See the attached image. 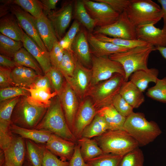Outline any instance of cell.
<instances>
[{
    "instance_id": "1",
    "label": "cell",
    "mask_w": 166,
    "mask_h": 166,
    "mask_svg": "<svg viewBox=\"0 0 166 166\" xmlns=\"http://www.w3.org/2000/svg\"><path fill=\"white\" fill-rule=\"evenodd\" d=\"M35 129L48 131L73 142H75L77 140L68 125L57 95L51 99L50 105Z\"/></svg>"
},
{
    "instance_id": "2",
    "label": "cell",
    "mask_w": 166,
    "mask_h": 166,
    "mask_svg": "<svg viewBox=\"0 0 166 166\" xmlns=\"http://www.w3.org/2000/svg\"><path fill=\"white\" fill-rule=\"evenodd\" d=\"M124 129L137 142L139 146L148 144L162 132L155 122L148 121L143 113L134 112L126 117Z\"/></svg>"
},
{
    "instance_id": "3",
    "label": "cell",
    "mask_w": 166,
    "mask_h": 166,
    "mask_svg": "<svg viewBox=\"0 0 166 166\" xmlns=\"http://www.w3.org/2000/svg\"><path fill=\"white\" fill-rule=\"evenodd\" d=\"M154 50L155 47L148 44L130 49L125 52L111 54L109 57L122 66L125 73V81L126 82L134 72L148 69V58L151 53Z\"/></svg>"
},
{
    "instance_id": "4",
    "label": "cell",
    "mask_w": 166,
    "mask_h": 166,
    "mask_svg": "<svg viewBox=\"0 0 166 166\" xmlns=\"http://www.w3.org/2000/svg\"><path fill=\"white\" fill-rule=\"evenodd\" d=\"M94 140L104 153L124 155L138 148L137 142L124 130H108Z\"/></svg>"
},
{
    "instance_id": "5",
    "label": "cell",
    "mask_w": 166,
    "mask_h": 166,
    "mask_svg": "<svg viewBox=\"0 0 166 166\" xmlns=\"http://www.w3.org/2000/svg\"><path fill=\"white\" fill-rule=\"evenodd\" d=\"M125 11L136 27L150 23L155 25L162 18L161 7L151 0H130Z\"/></svg>"
},
{
    "instance_id": "6",
    "label": "cell",
    "mask_w": 166,
    "mask_h": 166,
    "mask_svg": "<svg viewBox=\"0 0 166 166\" xmlns=\"http://www.w3.org/2000/svg\"><path fill=\"white\" fill-rule=\"evenodd\" d=\"M47 109L35 106L28 101L27 96H21L13 110L11 124L23 128L35 129Z\"/></svg>"
},
{
    "instance_id": "7",
    "label": "cell",
    "mask_w": 166,
    "mask_h": 166,
    "mask_svg": "<svg viewBox=\"0 0 166 166\" xmlns=\"http://www.w3.org/2000/svg\"><path fill=\"white\" fill-rule=\"evenodd\" d=\"M124 82L122 75L116 73L103 82L91 87L87 94L91 97L94 106L98 110L112 104Z\"/></svg>"
},
{
    "instance_id": "8",
    "label": "cell",
    "mask_w": 166,
    "mask_h": 166,
    "mask_svg": "<svg viewBox=\"0 0 166 166\" xmlns=\"http://www.w3.org/2000/svg\"><path fill=\"white\" fill-rule=\"evenodd\" d=\"M92 77L91 87L106 80L116 73H119L125 78L122 66L119 63L110 59L108 56L99 57L91 54Z\"/></svg>"
},
{
    "instance_id": "9",
    "label": "cell",
    "mask_w": 166,
    "mask_h": 166,
    "mask_svg": "<svg viewBox=\"0 0 166 166\" xmlns=\"http://www.w3.org/2000/svg\"><path fill=\"white\" fill-rule=\"evenodd\" d=\"M93 34H102L113 38L137 40L136 26L129 19L125 11L120 14L115 22L107 26L98 27Z\"/></svg>"
},
{
    "instance_id": "10",
    "label": "cell",
    "mask_w": 166,
    "mask_h": 166,
    "mask_svg": "<svg viewBox=\"0 0 166 166\" xmlns=\"http://www.w3.org/2000/svg\"><path fill=\"white\" fill-rule=\"evenodd\" d=\"M83 0L88 14L96 22L97 26L103 27L113 24L119 17L120 14L105 2Z\"/></svg>"
},
{
    "instance_id": "11",
    "label": "cell",
    "mask_w": 166,
    "mask_h": 166,
    "mask_svg": "<svg viewBox=\"0 0 166 166\" xmlns=\"http://www.w3.org/2000/svg\"><path fill=\"white\" fill-rule=\"evenodd\" d=\"M57 96L68 125L73 133L75 118L79 106L77 96L66 80L62 89Z\"/></svg>"
},
{
    "instance_id": "12",
    "label": "cell",
    "mask_w": 166,
    "mask_h": 166,
    "mask_svg": "<svg viewBox=\"0 0 166 166\" xmlns=\"http://www.w3.org/2000/svg\"><path fill=\"white\" fill-rule=\"evenodd\" d=\"M73 3V1H66L60 8L50 11L47 15L51 22L59 41L63 38L71 21Z\"/></svg>"
},
{
    "instance_id": "13",
    "label": "cell",
    "mask_w": 166,
    "mask_h": 166,
    "mask_svg": "<svg viewBox=\"0 0 166 166\" xmlns=\"http://www.w3.org/2000/svg\"><path fill=\"white\" fill-rule=\"evenodd\" d=\"M10 6L11 13L15 16L20 27L26 33L32 38L42 50L48 52L39 34L36 18L17 5L10 4Z\"/></svg>"
},
{
    "instance_id": "14",
    "label": "cell",
    "mask_w": 166,
    "mask_h": 166,
    "mask_svg": "<svg viewBox=\"0 0 166 166\" xmlns=\"http://www.w3.org/2000/svg\"><path fill=\"white\" fill-rule=\"evenodd\" d=\"M75 57V68L73 76L65 80L77 96L82 98L87 94L91 87L92 71L91 69L85 67Z\"/></svg>"
},
{
    "instance_id": "15",
    "label": "cell",
    "mask_w": 166,
    "mask_h": 166,
    "mask_svg": "<svg viewBox=\"0 0 166 166\" xmlns=\"http://www.w3.org/2000/svg\"><path fill=\"white\" fill-rule=\"evenodd\" d=\"M14 135L8 145L3 150L6 166H22L26 159L25 139L20 136Z\"/></svg>"
},
{
    "instance_id": "16",
    "label": "cell",
    "mask_w": 166,
    "mask_h": 166,
    "mask_svg": "<svg viewBox=\"0 0 166 166\" xmlns=\"http://www.w3.org/2000/svg\"><path fill=\"white\" fill-rule=\"evenodd\" d=\"M97 110L89 99L79 105L75 120L73 133L77 140L81 137L82 132L92 121L97 114Z\"/></svg>"
},
{
    "instance_id": "17",
    "label": "cell",
    "mask_w": 166,
    "mask_h": 166,
    "mask_svg": "<svg viewBox=\"0 0 166 166\" xmlns=\"http://www.w3.org/2000/svg\"><path fill=\"white\" fill-rule=\"evenodd\" d=\"M150 23L136 27L137 39L155 47L166 46V27L161 29Z\"/></svg>"
},
{
    "instance_id": "18",
    "label": "cell",
    "mask_w": 166,
    "mask_h": 166,
    "mask_svg": "<svg viewBox=\"0 0 166 166\" xmlns=\"http://www.w3.org/2000/svg\"><path fill=\"white\" fill-rule=\"evenodd\" d=\"M76 144L75 142L52 133L45 146L53 154L59 156L61 160L69 161L73 155Z\"/></svg>"
},
{
    "instance_id": "19",
    "label": "cell",
    "mask_w": 166,
    "mask_h": 166,
    "mask_svg": "<svg viewBox=\"0 0 166 166\" xmlns=\"http://www.w3.org/2000/svg\"><path fill=\"white\" fill-rule=\"evenodd\" d=\"M88 41L91 54L99 57L109 56L124 52L130 49L116 45L110 42L100 41L92 33L84 30Z\"/></svg>"
},
{
    "instance_id": "20",
    "label": "cell",
    "mask_w": 166,
    "mask_h": 166,
    "mask_svg": "<svg viewBox=\"0 0 166 166\" xmlns=\"http://www.w3.org/2000/svg\"><path fill=\"white\" fill-rule=\"evenodd\" d=\"M22 42L25 48L37 60L45 74L51 68L49 52L42 50L35 41L24 33Z\"/></svg>"
},
{
    "instance_id": "21",
    "label": "cell",
    "mask_w": 166,
    "mask_h": 166,
    "mask_svg": "<svg viewBox=\"0 0 166 166\" xmlns=\"http://www.w3.org/2000/svg\"><path fill=\"white\" fill-rule=\"evenodd\" d=\"M71 50L78 60L84 65L92 63L89 46L84 30H80L73 41Z\"/></svg>"
},
{
    "instance_id": "22",
    "label": "cell",
    "mask_w": 166,
    "mask_h": 166,
    "mask_svg": "<svg viewBox=\"0 0 166 166\" xmlns=\"http://www.w3.org/2000/svg\"><path fill=\"white\" fill-rule=\"evenodd\" d=\"M36 21L40 36L49 52L54 43L59 41L51 22L44 13L39 18H36Z\"/></svg>"
},
{
    "instance_id": "23",
    "label": "cell",
    "mask_w": 166,
    "mask_h": 166,
    "mask_svg": "<svg viewBox=\"0 0 166 166\" xmlns=\"http://www.w3.org/2000/svg\"><path fill=\"white\" fill-rule=\"evenodd\" d=\"M0 32L13 40L22 42L24 32L15 16L8 14L0 19Z\"/></svg>"
},
{
    "instance_id": "24",
    "label": "cell",
    "mask_w": 166,
    "mask_h": 166,
    "mask_svg": "<svg viewBox=\"0 0 166 166\" xmlns=\"http://www.w3.org/2000/svg\"><path fill=\"white\" fill-rule=\"evenodd\" d=\"M20 97L0 102V136L8 135L11 133L10 128L11 115Z\"/></svg>"
},
{
    "instance_id": "25",
    "label": "cell",
    "mask_w": 166,
    "mask_h": 166,
    "mask_svg": "<svg viewBox=\"0 0 166 166\" xmlns=\"http://www.w3.org/2000/svg\"><path fill=\"white\" fill-rule=\"evenodd\" d=\"M39 75L33 69L19 65L11 72L13 86L20 87L29 88Z\"/></svg>"
},
{
    "instance_id": "26",
    "label": "cell",
    "mask_w": 166,
    "mask_h": 166,
    "mask_svg": "<svg viewBox=\"0 0 166 166\" xmlns=\"http://www.w3.org/2000/svg\"><path fill=\"white\" fill-rule=\"evenodd\" d=\"M97 114L104 119L109 130H124L126 117L119 113L112 104L97 110Z\"/></svg>"
},
{
    "instance_id": "27",
    "label": "cell",
    "mask_w": 166,
    "mask_h": 166,
    "mask_svg": "<svg viewBox=\"0 0 166 166\" xmlns=\"http://www.w3.org/2000/svg\"><path fill=\"white\" fill-rule=\"evenodd\" d=\"M10 129L13 134L25 139H29L40 144H45L49 139L52 133L43 130L30 129L22 128L11 124Z\"/></svg>"
},
{
    "instance_id": "28",
    "label": "cell",
    "mask_w": 166,
    "mask_h": 166,
    "mask_svg": "<svg viewBox=\"0 0 166 166\" xmlns=\"http://www.w3.org/2000/svg\"><path fill=\"white\" fill-rule=\"evenodd\" d=\"M119 94L133 109L139 108L145 101L143 92L130 81L124 82Z\"/></svg>"
},
{
    "instance_id": "29",
    "label": "cell",
    "mask_w": 166,
    "mask_h": 166,
    "mask_svg": "<svg viewBox=\"0 0 166 166\" xmlns=\"http://www.w3.org/2000/svg\"><path fill=\"white\" fill-rule=\"evenodd\" d=\"M159 73L158 69L155 68L138 70L131 74L129 81L143 92L148 87L149 83H156Z\"/></svg>"
},
{
    "instance_id": "30",
    "label": "cell",
    "mask_w": 166,
    "mask_h": 166,
    "mask_svg": "<svg viewBox=\"0 0 166 166\" xmlns=\"http://www.w3.org/2000/svg\"><path fill=\"white\" fill-rule=\"evenodd\" d=\"M25 88L30 93V96H27L28 101L38 107L48 108L50 105L51 99L57 95V93L52 92V89Z\"/></svg>"
},
{
    "instance_id": "31",
    "label": "cell",
    "mask_w": 166,
    "mask_h": 166,
    "mask_svg": "<svg viewBox=\"0 0 166 166\" xmlns=\"http://www.w3.org/2000/svg\"><path fill=\"white\" fill-rule=\"evenodd\" d=\"M25 142L26 159L32 166H42L45 144H38L29 139H25Z\"/></svg>"
},
{
    "instance_id": "32",
    "label": "cell",
    "mask_w": 166,
    "mask_h": 166,
    "mask_svg": "<svg viewBox=\"0 0 166 166\" xmlns=\"http://www.w3.org/2000/svg\"><path fill=\"white\" fill-rule=\"evenodd\" d=\"M77 140L81 154L85 162L104 154L94 140L82 137Z\"/></svg>"
},
{
    "instance_id": "33",
    "label": "cell",
    "mask_w": 166,
    "mask_h": 166,
    "mask_svg": "<svg viewBox=\"0 0 166 166\" xmlns=\"http://www.w3.org/2000/svg\"><path fill=\"white\" fill-rule=\"evenodd\" d=\"M75 2L74 16L76 20L88 31L93 33L97 26L96 22L88 14L83 0H77Z\"/></svg>"
},
{
    "instance_id": "34",
    "label": "cell",
    "mask_w": 166,
    "mask_h": 166,
    "mask_svg": "<svg viewBox=\"0 0 166 166\" xmlns=\"http://www.w3.org/2000/svg\"><path fill=\"white\" fill-rule=\"evenodd\" d=\"M13 60L18 65L31 68L39 75L44 74L38 61L24 47L15 53Z\"/></svg>"
},
{
    "instance_id": "35",
    "label": "cell",
    "mask_w": 166,
    "mask_h": 166,
    "mask_svg": "<svg viewBox=\"0 0 166 166\" xmlns=\"http://www.w3.org/2000/svg\"><path fill=\"white\" fill-rule=\"evenodd\" d=\"M108 130V125L104 119L97 114L92 121L83 131L81 137L90 139L96 137Z\"/></svg>"
},
{
    "instance_id": "36",
    "label": "cell",
    "mask_w": 166,
    "mask_h": 166,
    "mask_svg": "<svg viewBox=\"0 0 166 166\" xmlns=\"http://www.w3.org/2000/svg\"><path fill=\"white\" fill-rule=\"evenodd\" d=\"M23 47L22 42L13 40L0 33V55L13 60L15 53Z\"/></svg>"
},
{
    "instance_id": "37",
    "label": "cell",
    "mask_w": 166,
    "mask_h": 166,
    "mask_svg": "<svg viewBox=\"0 0 166 166\" xmlns=\"http://www.w3.org/2000/svg\"><path fill=\"white\" fill-rule=\"evenodd\" d=\"M6 1L10 4L19 6L35 18H39L43 13V7L40 0H10Z\"/></svg>"
},
{
    "instance_id": "38",
    "label": "cell",
    "mask_w": 166,
    "mask_h": 166,
    "mask_svg": "<svg viewBox=\"0 0 166 166\" xmlns=\"http://www.w3.org/2000/svg\"><path fill=\"white\" fill-rule=\"evenodd\" d=\"M124 156L104 153L86 162L89 166H119Z\"/></svg>"
},
{
    "instance_id": "39",
    "label": "cell",
    "mask_w": 166,
    "mask_h": 166,
    "mask_svg": "<svg viewBox=\"0 0 166 166\" xmlns=\"http://www.w3.org/2000/svg\"><path fill=\"white\" fill-rule=\"evenodd\" d=\"M93 35L97 38L100 41L110 42L116 45L129 49L149 44L145 42L137 39L130 40L120 38H110L101 34Z\"/></svg>"
},
{
    "instance_id": "40",
    "label": "cell",
    "mask_w": 166,
    "mask_h": 166,
    "mask_svg": "<svg viewBox=\"0 0 166 166\" xmlns=\"http://www.w3.org/2000/svg\"><path fill=\"white\" fill-rule=\"evenodd\" d=\"M155 84L148 89L146 95L154 100L166 103V76L158 78Z\"/></svg>"
},
{
    "instance_id": "41",
    "label": "cell",
    "mask_w": 166,
    "mask_h": 166,
    "mask_svg": "<svg viewBox=\"0 0 166 166\" xmlns=\"http://www.w3.org/2000/svg\"><path fill=\"white\" fill-rule=\"evenodd\" d=\"M75 56L72 50L64 49L63 59L58 67L65 79L72 77L75 65Z\"/></svg>"
},
{
    "instance_id": "42",
    "label": "cell",
    "mask_w": 166,
    "mask_h": 166,
    "mask_svg": "<svg viewBox=\"0 0 166 166\" xmlns=\"http://www.w3.org/2000/svg\"><path fill=\"white\" fill-rule=\"evenodd\" d=\"M144 160L143 152L138 148L124 155L119 166H143Z\"/></svg>"
},
{
    "instance_id": "43",
    "label": "cell",
    "mask_w": 166,
    "mask_h": 166,
    "mask_svg": "<svg viewBox=\"0 0 166 166\" xmlns=\"http://www.w3.org/2000/svg\"><path fill=\"white\" fill-rule=\"evenodd\" d=\"M45 75L49 80L52 89L58 95L62 89L65 81L63 74L58 68L52 67Z\"/></svg>"
},
{
    "instance_id": "44",
    "label": "cell",
    "mask_w": 166,
    "mask_h": 166,
    "mask_svg": "<svg viewBox=\"0 0 166 166\" xmlns=\"http://www.w3.org/2000/svg\"><path fill=\"white\" fill-rule=\"evenodd\" d=\"M80 24L78 21L75 20L65 35L59 41L60 45L64 49L71 50L72 44L80 30Z\"/></svg>"
},
{
    "instance_id": "45",
    "label": "cell",
    "mask_w": 166,
    "mask_h": 166,
    "mask_svg": "<svg viewBox=\"0 0 166 166\" xmlns=\"http://www.w3.org/2000/svg\"><path fill=\"white\" fill-rule=\"evenodd\" d=\"M30 95L29 92L24 87L10 86L0 88V102L16 97Z\"/></svg>"
},
{
    "instance_id": "46",
    "label": "cell",
    "mask_w": 166,
    "mask_h": 166,
    "mask_svg": "<svg viewBox=\"0 0 166 166\" xmlns=\"http://www.w3.org/2000/svg\"><path fill=\"white\" fill-rule=\"evenodd\" d=\"M111 104L119 113L125 117L133 112V108L119 93L114 97Z\"/></svg>"
},
{
    "instance_id": "47",
    "label": "cell",
    "mask_w": 166,
    "mask_h": 166,
    "mask_svg": "<svg viewBox=\"0 0 166 166\" xmlns=\"http://www.w3.org/2000/svg\"><path fill=\"white\" fill-rule=\"evenodd\" d=\"M49 53L52 66L58 69L63 59L64 53V49L60 45L59 41L54 43Z\"/></svg>"
},
{
    "instance_id": "48",
    "label": "cell",
    "mask_w": 166,
    "mask_h": 166,
    "mask_svg": "<svg viewBox=\"0 0 166 166\" xmlns=\"http://www.w3.org/2000/svg\"><path fill=\"white\" fill-rule=\"evenodd\" d=\"M69 161H64L58 159L45 148L42 166H69Z\"/></svg>"
},
{
    "instance_id": "49",
    "label": "cell",
    "mask_w": 166,
    "mask_h": 166,
    "mask_svg": "<svg viewBox=\"0 0 166 166\" xmlns=\"http://www.w3.org/2000/svg\"><path fill=\"white\" fill-rule=\"evenodd\" d=\"M102 2L109 4L115 11L120 14L125 11L128 6L130 0H94Z\"/></svg>"
},
{
    "instance_id": "50",
    "label": "cell",
    "mask_w": 166,
    "mask_h": 166,
    "mask_svg": "<svg viewBox=\"0 0 166 166\" xmlns=\"http://www.w3.org/2000/svg\"><path fill=\"white\" fill-rule=\"evenodd\" d=\"M11 69L0 66V88H3L13 85L11 76Z\"/></svg>"
},
{
    "instance_id": "51",
    "label": "cell",
    "mask_w": 166,
    "mask_h": 166,
    "mask_svg": "<svg viewBox=\"0 0 166 166\" xmlns=\"http://www.w3.org/2000/svg\"><path fill=\"white\" fill-rule=\"evenodd\" d=\"M69 163V166H89L81 155L78 144H76L73 154Z\"/></svg>"
},
{
    "instance_id": "52",
    "label": "cell",
    "mask_w": 166,
    "mask_h": 166,
    "mask_svg": "<svg viewBox=\"0 0 166 166\" xmlns=\"http://www.w3.org/2000/svg\"><path fill=\"white\" fill-rule=\"evenodd\" d=\"M29 88L52 89L49 80L46 75H39Z\"/></svg>"
},
{
    "instance_id": "53",
    "label": "cell",
    "mask_w": 166,
    "mask_h": 166,
    "mask_svg": "<svg viewBox=\"0 0 166 166\" xmlns=\"http://www.w3.org/2000/svg\"><path fill=\"white\" fill-rule=\"evenodd\" d=\"M43 7V13L47 16L51 11L54 10L58 0H40Z\"/></svg>"
},
{
    "instance_id": "54",
    "label": "cell",
    "mask_w": 166,
    "mask_h": 166,
    "mask_svg": "<svg viewBox=\"0 0 166 166\" xmlns=\"http://www.w3.org/2000/svg\"><path fill=\"white\" fill-rule=\"evenodd\" d=\"M0 65L11 69L18 65L13 60L0 54Z\"/></svg>"
},
{
    "instance_id": "55",
    "label": "cell",
    "mask_w": 166,
    "mask_h": 166,
    "mask_svg": "<svg viewBox=\"0 0 166 166\" xmlns=\"http://www.w3.org/2000/svg\"><path fill=\"white\" fill-rule=\"evenodd\" d=\"M157 2L161 6L162 18L164 22L163 27H166V0H158Z\"/></svg>"
},
{
    "instance_id": "56",
    "label": "cell",
    "mask_w": 166,
    "mask_h": 166,
    "mask_svg": "<svg viewBox=\"0 0 166 166\" xmlns=\"http://www.w3.org/2000/svg\"><path fill=\"white\" fill-rule=\"evenodd\" d=\"M158 50L162 56L166 59V46L155 47V50Z\"/></svg>"
},
{
    "instance_id": "57",
    "label": "cell",
    "mask_w": 166,
    "mask_h": 166,
    "mask_svg": "<svg viewBox=\"0 0 166 166\" xmlns=\"http://www.w3.org/2000/svg\"><path fill=\"white\" fill-rule=\"evenodd\" d=\"M5 157L4 151L0 149V166H3L5 163Z\"/></svg>"
},
{
    "instance_id": "58",
    "label": "cell",
    "mask_w": 166,
    "mask_h": 166,
    "mask_svg": "<svg viewBox=\"0 0 166 166\" xmlns=\"http://www.w3.org/2000/svg\"><path fill=\"white\" fill-rule=\"evenodd\" d=\"M22 166H32L29 162L26 159Z\"/></svg>"
},
{
    "instance_id": "59",
    "label": "cell",
    "mask_w": 166,
    "mask_h": 166,
    "mask_svg": "<svg viewBox=\"0 0 166 166\" xmlns=\"http://www.w3.org/2000/svg\"><path fill=\"white\" fill-rule=\"evenodd\" d=\"M3 166H6L4 164Z\"/></svg>"
}]
</instances>
